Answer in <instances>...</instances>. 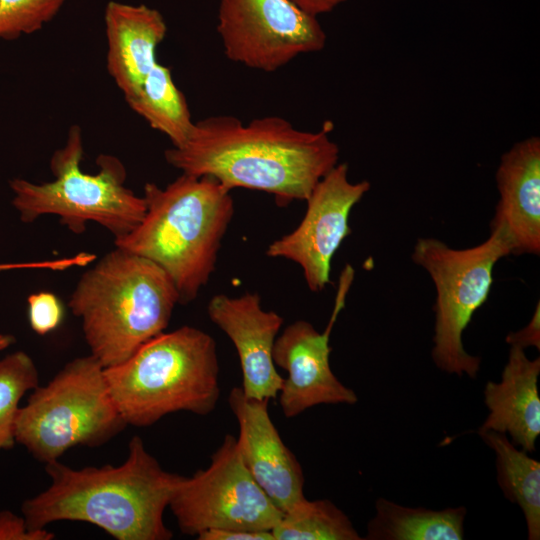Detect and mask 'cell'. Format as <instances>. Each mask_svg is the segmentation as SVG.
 Segmentation results:
<instances>
[{
	"instance_id": "obj_11",
	"label": "cell",
	"mask_w": 540,
	"mask_h": 540,
	"mask_svg": "<svg viewBox=\"0 0 540 540\" xmlns=\"http://www.w3.org/2000/svg\"><path fill=\"white\" fill-rule=\"evenodd\" d=\"M369 189L370 183L366 180H349L346 163L337 164L307 198L300 224L270 243L266 255L298 264L308 288L313 292L322 291L330 283L334 254L351 234L350 212Z\"/></svg>"
},
{
	"instance_id": "obj_13",
	"label": "cell",
	"mask_w": 540,
	"mask_h": 540,
	"mask_svg": "<svg viewBox=\"0 0 540 540\" xmlns=\"http://www.w3.org/2000/svg\"><path fill=\"white\" fill-rule=\"evenodd\" d=\"M268 403L267 399L248 398L241 387L232 388L228 395L239 427L236 445L242 462L264 493L285 513L305 498L304 474L273 424Z\"/></svg>"
},
{
	"instance_id": "obj_4",
	"label": "cell",
	"mask_w": 540,
	"mask_h": 540,
	"mask_svg": "<svg viewBox=\"0 0 540 540\" xmlns=\"http://www.w3.org/2000/svg\"><path fill=\"white\" fill-rule=\"evenodd\" d=\"M176 304L178 291L161 267L115 247L81 275L68 305L90 354L108 368L164 332Z\"/></svg>"
},
{
	"instance_id": "obj_9",
	"label": "cell",
	"mask_w": 540,
	"mask_h": 540,
	"mask_svg": "<svg viewBox=\"0 0 540 540\" xmlns=\"http://www.w3.org/2000/svg\"><path fill=\"white\" fill-rule=\"evenodd\" d=\"M168 507L180 531L196 537L211 529L272 531L283 515L245 467L230 434L206 469L181 476Z\"/></svg>"
},
{
	"instance_id": "obj_22",
	"label": "cell",
	"mask_w": 540,
	"mask_h": 540,
	"mask_svg": "<svg viewBox=\"0 0 540 540\" xmlns=\"http://www.w3.org/2000/svg\"><path fill=\"white\" fill-rule=\"evenodd\" d=\"M38 385V369L29 354L18 350L0 359V450L16 443L20 400Z\"/></svg>"
},
{
	"instance_id": "obj_27",
	"label": "cell",
	"mask_w": 540,
	"mask_h": 540,
	"mask_svg": "<svg viewBox=\"0 0 540 540\" xmlns=\"http://www.w3.org/2000/svg\"><path fill=\"white\" fill-rule=\"evenodd\" d=\"M198 540H275L267 530L211 529L196 537Z\"/></svg>"
},
{
	"instance_id": "obj_2",
	"label": "cell",
	"mask_w": 540,
	"mask_h": 540,
	"mask_svg": "<svg viewBox=\"0 0 540 540\" xmlns=\"http://www.w3.org/2000/svg\"><path fill=\"white\" fill-rule=\"evenodd\" d=\"M50 485L25 500L21 510L31 529L57 521L93 524L116 540H169L164 512L181 475L168 472L141 437L128 444L118 466L73 469L60 461L45 464Z\"/></svg>"
},
{
	"instance_id": "obj_30",
	"label": "cell",
	"mask_w": 540,
	"mask_h": 540,
	"mask_svg": "<svg viewBox=\"0 0 540 540\" xmlns=\"http://www.w3.org/2000/svg\"><path fill=\"white\" fill-rule=\"evenodd\" d=\"M10 269V264L9 263H0V271H6V270H9Z\"/></svg>"
},
{
	"instance_id": "obj_10",
	"label": "cell",
	"mask_w": 540,
	"mask_h": 540,
	"mask_svg": "<svg viewBox=\"0 0 540 540\" xmlns=\"http://www.w3.org/2000/svg\"><path fill=\"white\" fill-rule=\"evenodd\" d=\"M217 32L230 61L264 72L321 51L327 40L318 18L291 0H220Z\"/></svg>"
},
{
	"instance_id": "obj_18",
	"label": "cell",
	"mask_w": 540,
	"mask_h": 540,
	"mask_svg": "<svg viewBox=\"0 0 540 540\" xmlns=\"http://www.w3.org/2000/svg\"><path fill=\"white\" fill-rule=\"evenodd\" d=\"M464 506L431 510L407 507L380 497L367 524V540H462Z\"/></svg>"
},
{
	"instance_id": "obj_15",
	"label": "cell",
	"mask_w": 540,
	"mask_h": 540,
	"mask_svg": "<svg viewBox=\"0 0 540 540\" xmlns=\"http://www.w3.org/2000/svg\"><path fill=\"white\" fill-rule=\"evenodd\" d=\"M500 199L491 225L500 226L512 254H540V138L516 142L500 159L495 173Z\"/></svg>"
},
{
	"instance_id": "obj_6",
	"label": "cell",
	"mask_w": 540,
	"mask_h": 540,
	"mask_svg": "<svg viewBox=\"0 0 540 540\" xmlns=\"http://www.w3.org/2000/svg\"><path fill=\"white\" fill-rule=\"evenodd\" d=\"M83 153L82 131L78 125H72L65 144L50 158L52 181H9L13 207L24 223L54 215L74 234L84 233L90 222L102 226L114 239L129 234L144 217L143 196L125 186L126 168L117 157L99 155V169L90 174L81 170Z\"/></svg>"
},
{
	"instance_id": "obj_7",
	"label": "cell",
	"mask_w": 540,
	"mask_h": 540,
	"mask_svg": "<svg viewBox=\"0 0 540 540\" xmlns=\"http://www.w3.org/2000/svg\"><path fill=\"white\" fill-rule=\"evenodd\" d=\"M31 392L19 408L15 439L44 464L59 461L75 446L103 445L127 426L104 367L91 354L72 359Z\"/></svg>"
},
{
	"instance_id": "obj_23",
	"label": "cell",
	"mask_w": 540,
	"mask_h": 540,
	"mask_svg": "<svg viewBox=\"0 0 540 540\" xmlns=\"http://www.w3.org/2000/svg\"><path fill=\"white\" fill-rule=\"evenodd\" d=\"M66 0H0V40H14L39 31Z\"/></svg>"
},
{
	"instance_id": "obj_21",
	"label": "cell",
	"mask_w": 540,
	"mask_h": 540,
	"mask_svg": "<svg viewBox=\"0 0 540 540\" xmlns=\"http://www.w3.org/2000/svg\"><path fill=\"white\" fill-rule=\"evenodd\" d=\"M275 540H361L349 517L327 499L303 498L283 513Z\"/></svg>"
},
{
	"instance_id": "obj_19",
	"label": "cell",
	"mask_w": 540,
	"mask_h": 540,
	"mask_svg": "<svg viewBox=\"0 0 540 540\" xmlns=\"http://www.w3.org/2000/svg\"><path fill=\"white\" fill-rule=\"evenodd\" d=\"M495 454L497 483L511 503L523 512L527 538L540 539V462L515 446L508 436L492 430L478 431Z\"/></svg>"
},
{
	"instance_id": "obj_24",
	"label": "cell",
	"mask_w": 540,
	"mask_h": 540,
	"mask_svg": "<svg viewBox=\"0 0 540 540\" xmlns=\"http://www.w3.org/2000/svg\"><path fill=\"white\" fill-rule=\"evenodd\" d=\"M28 320L31 329L38 335H46L57 329L64 317L60 299L52 292L41 291L28 299Z\"/></svg>"
},
{
	"instance_id": "obj_28",
	"label": "cell",
	"mask_w": 540,
	"mask_h": 540,
	"mask_svg": "<svg viewBox=\"0 0 540 540\" xmlns=\"http://www.w3.org/2000/svg\"><path fill=\"white\" fill-rule=\"evenodd\" d=\"M296 6L308 14L318 17L329 13L347 0H291Z\"/></svg>"
},
{
	"instance_id": "obj_14",
	"label": "cell",
	"mask_w": 540,
	"mask_h": 540,
	"mask_svg": "<svg viewBox=\"0 0 540 540\" xmlns=\"http://www.w3.org/2000/svg\"><path fill=\"white\" fill-rule=\"evenodd\" d=\"M210 320L222 330L236 348L242 390L248 398L271 400L278 395L283 377L273 360V347L284 319L265 310L258 293L238 297L213 296L207 306Z\"/></svg>"
},
{
	"instance_id": "obj_12",
	"label": "cell",
	"mask_w": 540,
	"mask_h": 540,
	"mask_svg": "<svg viewBox=\"0 0 540 540\" xmlns=\"http://www.w3.org/2000/svg\"><path fill=\"white\" fill-rule=\"evenodd\" d=\"M354 277V270L346 265L340 276L335 306L324 332H318L305 320L288 325L277 336L273 347L276 367L287 376L279 391V404L286 418H293L320 404H355L354 390L344 385L333 373L329 356V338Z\"/></svg>"
},
{
	"instance_id": "obj_5",
	"label": "cell",
	"mask_w": 540,
	"mask_h": 540,
	"mask_svg": "<svg viewBox=\"0 0 540 540\" xmlns=\"http://www.w3.org/2000/svg\"><path fill=\"white\" fill-rule=\"evenodd\" d=\"M104 372L126 425L151 426L178 411L206 416L220 396L216 342L188 325L160 333Z\"/></svg>"
},
{
	"instance_id": "obj_26",
	"label": "cell",
	"mask_w": 540,
	"mask_h": 540,
	"mask_svg": "<svg viewBox=\"0 0 540 540\" xmlns=\"http://www.w3.org/2000/svg\"><path fill=\"white\" fill-rule=\"evenodd\" d=\"M506 342L513 347L523 350L527 347H535L540 350V303L538 302L529 323L516 332H510Z\"/></svg>"
},
{
	"instance_id": "obj_3",
	"label": "cell",
	"mask_w": 540,
	"mask_h": 540,
	"mask_svg": "<svg viewBox=\"0 0 540 540\" xmlns=\"http://www.w3.org/2000/svg\"><path fill=\"white\" fill-rule=\"evenodd\" d=\"M146 211L115 247L161 267L173 281L179 304L196 299L215 271L223 237L234 215L230 191L209 176L182 173L162 188L144 185Z\"/></svg>"
},
{
	"instance_id": "obj_8",
	"label": "cell",
	"mask_w": 540,
	"mask_h": 540,
	"mask_svg": "<svg viewBox=\"0 0 540 540\" xmlns=\"http://www.w3.org/2000/svg\"><path fill=\"white\" fill-rule=\"evenodd\" d=\"M511 254L509 237L497 225H491L483 243L466 249H454L430 237L416 241L412 260L429 273L437 293L431 356L441 371L477 377L481 358L465 350L462 336L489 296L494 266Z\"/></svg>"
},
{
	"instance_id": "obj_25",
	"label": "cell",
	"mask_w": 540,
	"mask_h": 540,
	"mask_svg": "<svg viewBox=\"0 0 540 540\" xmlns=\"http://www.w3.org/2000/svg\"><path fill=\"white\" fill-rule=\"evenodd\" d=\"M54 537L46 528H29L24 517L8 510L0 511V540H51Z\"/></svg>"
},
{
	"instance_id": "obj_20",
	"label": "cell",
	"mask_w": 540,
	"mask_h": 540,
	"mask_svg": "<svg viewBox=\"0 0 540 540\" xmlns=\"http://www.w3.org/2000/svg\"><path fill=\"white\" fill-rule=\"evenodd\" d=\"M125 101L150 127L165 134L173 147L186 141L194 122L186 98L168 67L157 62Z\"/></svg>"
},
{
	"instance_id": "obj_29",
	"label": "cell",
	"mask_w": 540,
	"mask_h": 540,
	"mask_svg": "<svg viewBox=\"0 0 540 540\" xmlns=\"http://www.w3.org/2000/svg\"><path fill=\"white\" fill-rule=\"evenodd\" d=\"M15 342V338L10 334L0 333V351L9 348Z\"/></svg>"
},
{
	"instance_id": "obj_16",
	"label": "cell",
	"mask_w": 540,
	"mask_h": 540,
	"mask_svg": "<svg viewBox=\"0 0 540 540\" xmlns=\"http://www.w3.org/2000/svg\"><path fill=\"white\" fill-rule=\"evenodd\" d=\"M106 69L124 95H132L158 62L156 50L167 25L162 14L144 4L107 3L104 13Z\"/></svg>"
},
{
	"instance_id": "obj_1",
	"label": "cell",
	"mask_w": 540,
	"mask_h": 540,
	"mask_svg": "<svg viewBox=\"0 0 540 540\" xmlns=\"http://www.w3.org/2000/svg\"><path fill=\"white\" fill-rule=\"evenodd\" d=\"M332 127L327 121L318 131H303L279 116L247 124L233 116H210L194 122L186 141L165 150L164 157L184 174L212 177L229 191L266 192L285 207L306 201L338 164Z\"/></svg>"
},
{
	"instance_id": "obj_17",
	"label": "cell",
	"mask_w": 540,
	"mask_h": 540,
	"mask_svg": "<svg viewBox=\"0 0 540 540\" xmlns=\"http://www.w3.org/2000/svg\"><path fill=\"white\" fill-rule=\"evenodd\" d=\"M539 375L540 358L529 359L523 349L510 346L501 380L484 387L488 414L478 431L504 433L515 446L534 452L540 435Z\"/></svg>"
}]
</instances>
